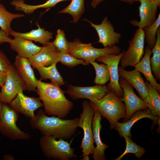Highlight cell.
I'll return each mask as SVG.
<instances>
[{
    "instance_id": "cell-16",
    "label": "cell",
    "mask_w": 160,
    "mask_h": 160,
    "mask_svg": "<svg viewBox=\"0 0 160 160\" xmlns=\"http://www.w3.org/2000/svg\"><path fill=\"white\" fill-rule=\"evenodd\" d=\"M60 52L49 41L43 45L37 53L28 58L33 69L39 67L48 66L58 62Z\"/></svg>"
},
{
    "instance_id": "cell-35",
    "label": "cell",
    "mask_w": 160,
    "mask_h": 160,
    "mask_svg": "<svg viewBox=\"0 0 160 160\" xmlns=\"http://www.w3.org/2000/svg\"><path fill=\"white\" fill-rule=\"evenodd\" d=\"M12 65L4 53L0 49V71L7 73Z\"/></svg>"
},
{
    "instance_id": "cell-21",
    "label": "cell",
    "mask_w": 160,
    "mask_h": 160,
    "mask_svg": "<svg viewBox=\"0 0 160 160\" xmlns=\"http://www.w3.org/2000/svg\"><path fill=\"white\" fill-rule=\"evenodd\" d=\"M14 37L9 43L10 48L24 57L29 58L38 52L41 48L34 44L31 41L20 37Z\"/></svg>"
},
{
    "instance_id": "cell-25",
    "label": "cell",
    "mask_w": 160,
    "mask_h": 160,
    "mask_svg": "<svg viewBox=\"0 0 160 160\" xmlns=\"http://www.w3.org/2000/svg\"><path fill=\"white\" fill-rule=\"evenodd\" d=\"M156 42L151 49L152 57L150 58L152 73L156 81L160 80V27L156 34Z\"/></svg>"
},
{
    "instance_id": "cell-5",
    "label": "cell",
    "mask_w": 160,
    "mask_h": 160,
    "mask_svg": "<svg viewBox=\"0 0 160 160\" xmlns=\"http://www.w3.org/2000/svg\"><path fill=\"white\" fill-rule=\"evenodd\" d=\"M121 52V49L116 45L98 48L93 47L91 43H83L78 39L69 41L68 53L89 64L103 56L110 54L118 55Z\"/></svg>"
},
{
    "instance_id": "cell-42",
    "label": "cell",
    "mask_w": 160,
    "mask_h": 160,
    "mask_svg": "<svg viewBox=\"0 0 160 160\" xmlns=\"http://www.w3.org/2000/svg\"><path fill=\"white\" fill-rule=\"evenodd\" d=\"M3 103L2 102L1 100V95L0 94V111L1 108Z\"/></svg>"
},
{
    "instance_id": "cell-13",
    "label": "cell",
    "mask_w": 160,
    "mask_h": 160,
    "mask_svg": "<svg viewBox=\"0 0 160 160\" xmlns=\"http://www.w3.org/2000/svg\"><path fill=\"white\" fill-rule=\"evenodd\" d=\"M13 65L25 90L36 92L38 79L35 76L33 69L28 59L17 55L15 57Z\"/></svg>"
},
{
    "instance_id": "cell-23",
    "label": "cell",
    "mask_w": 160,
    "mask_h": 160,
    "mask_svg": "<svg viewBox=\"0 0 160 160\" xmlns=\"http://www.w3.org/2000/svg\"><path fill=\"white\" fill-rule=\"evenodd\" d=\"M36 25L38 27L37 29H33L29 32L24 33L15 31L12 30L9 35L33 41L36 42H39L43 45H44L52 39L53 33L45 31L43 28H41L37 22L36 23Z\"/></svg>"
},
{
    "instance_id": "cell-26",
    "label": "cell",
    "mask_w": 160,
    "mask_h": 160,
    "mask_svg": "<svg viewBox=\"0 0 160 160\" xmlns=\"http://www.w3.org/2000/svg\"><path fill=\"white\" fill-rule=\"evenodd\" d=\"M57 64L48 66H41L36 68L40 76V80H47L49 79L58 84L60 86L64 84L63 78L58 71Z\"/></svg>"
},
{
    "instance_id": "cell-7",
    "label": "cell",
    "mask_w": 160,
    "mask_h": 160,
    "mask_svg": "<svg viewBox=\"0 0 160 160\" xmlns=\"http://www.w3.org/2000/svg\"><path fill=\"white\" fill-rule=\"evenodd\" d=\"M82 105L83 110L80 114L78 124V127L82 128L84 132V136L80 147L82 149L83 152L81 157L92 154L95 148L92 127L94 110L89 102L86 100L82 102Z\"/></svg>"
},
{
    "instance_id": "cell-32",
    "label": "cell",
    "mask_w": 160,
    "mask_h": 160,
    "mask_svg": "<svg viewBox=\"0 0 160 160\" xmlns=\"http://www.w3.org/2000/svg\"><path fill=\"white\" fill-rule=\"evenodd\" d=\"M126 142V147L123 153L120 156L116 158L114 160H120L128 153H132L135 154V157L140 159L144 154L146 150L144 148L137 145L134 142L131 138L128 136H126L124 137Z\"/></svg>"
},
{
    "instance_id": "cell-4",
    "label": "cell",
    "mask_w": 160,
    "mask_h": 160,
    "mask_svg": "<svg viewBox=\"0 0 160 160\" xmlns=\"http://www.w3.org/2000/svg\"><path fill=\"white\" fill-rule=\"evenodd\" d=\"M72 139L70 143L62 139L58 140L50 135H42L39 140L40 147L44 155L48 159L70 160L76 158L75 149L71 147Z\"/></svg>"
},
{
    "instance_id": "cell-17",
    "label": "cell",
    "mask_w": 160,
    "mask_h": 160,
    "mask_svg": "<svg viewBox=\"0 0 160 160\" xmlns=\"http://www.w3.org/2000/svg\"><path fill=\"white\" fill-rule=\"evenodd\" d=\"M140 4L139 7L140 20L130 21L133 26L143 29L152 25L156 20V15L158 6L155 0H139Z\"/></svg>"
},
{
    "instance_id": "cell-15",
    "label": "cell",
    "mask_w": 160,
    "mask_h": 160,
    "mask_svg": "<svg viewBox=\"0 0 160 160\" xmlns=\"http://www.w3.org/2000/svg\"><path fill=\"white\" fill-rule=\"evenodd\" d=\"M96 30L99 37L98 42L104 47L118 44L122 35L115 31L114 28L107 17H105L99 24H96L85 19Z\"/></svg>"
},
{
    "instance_id": "cell-36",
    "label": "cell",
    "mask_w": 160,
    "mask_h": 160,
    "mask_svg": "<svg viewBox=\"0 0 160 160\" xmlns=\"http://www.w3.org/2000/svg\"><path fill=\"white\" fill-rule=\"evenodd\" d=\"M12 39L4 31L0 29V46L5 42L9 43Z\"/></svg>"
},
{
    "instance_id": "cell-24",
    "label": "cell",
    "mask_w": 160,
    "mask_h": 160,
    "mask_svg": "<svg viewBox=\"0 0 160 160\" xmlns=\"http://www.w3.org/2000/svg\"><path fill=\"white\" fill-rule=\"evenodd\" d=\"M72 0H48L45 3L36 5H31L24 3V0H13L10 4L18 11L23 12L27 14L33 13L36 9L40 8H47L54 7L58 3L65 1Z\"/></svg>"
},
{
    "instance_id": "cell-30",
    "label": "cell",
    "mask_w": 160,
    "mask_h": 160,
    "mask_svg": "<svg viewBox=\"0 0 160 160\" xmlns=\"http://www.w3.org/2000/svg\"><path fill=\"white\" fill-rule=\"evenodd\" d=\"M90 63L93 65L95 71L94 83L96 84L105 85L110 78V71L107 65L103 63L99 64L95 61Z\"/></svg>"
},
{
    "instance_id": "cell-31",
    "label": "cell",
    "mask_w": 160,
    "mask_h": 160,
    "mask_svg": "<svg viewBox=\"0 0 160 160\" xmlns=\"http://www.w3.org/2000/svg\"><path fill=\"white\" fill-rule=\"evenodd\" d=\"M160 27V14L154 23L151 25L144 27L143 29L145 35V41L151 49L156 42V34Z\"/></svg>"
},
{
    "instance_id": "cell-10",
    "label": "cell",
    "mask_w": 160,
    "mask_h": 160,
    "mask_svg": "<svg viewBox=\"0 0 160 160\" xmlns=\"http://www.w3.org/2000/svg\"><path fill=\"white\" fill-rule=\"evenodd\" d=\"M124 51L118 55L108 54L98 57L96 60L106 64L108 67L110 78V82L106 85L107 87L110 91L114 93L119 98L123 97V92L119 83L118 67Z\"/></svg>"
},
{
    "instance_id": "cell-33",
    "label": "cell",
    "mask_w": 160,
    "mask_h": 160,
    "mask_svg": "<svg viewBox=\"0 0 160 160\" xmlns=\"http://www.w3.org/2000/svg\"><path fill=\"white\" fill-rule=\"evenodd\" d=\"M52 43L59 51L62 53H68L69 41L67 40L63 30L60 29L57 30L55 38Z\"/></svg>"
},
{
    "instance_id": "cell-27",
    "label": "cell",
    "mask_w": 160,
    "mask_h": 160,
    "mask_svg": "<svg viewBox=\"0 0 160 160\" xmlns=\"http://www.w3.org/2000/svg\"><path fill=\"white\" fill-rule=\"evenodd\" d=\"M24 17L23 14H14L7 11L4 6L0 4V27L9 36L12 30L11 27L12 21L14 19Z\"/></svg>"
},
{
    "instance_id": "cell-38",
    "label": "cell",
    "mask_w": 160,
    "mask_h": 160,
    "mask_svg": "<svg viewBox=\"0 0 160 160\" xmlns=\"http://www.w3.org/2000/svg\"><path fill=\"white\" fill-rule=\"evenodd\" d=\"M104 0H92L91 3L92 7L93 8H95L96 6L101 2Z\"/></svg>"
},
{
    "instance_id": "cell-3",
    "label": "cell",
    "mask_w": 160,
    "mask_h": 160,
    "mask_svg": "<svg viewBox=\"0 0 160 160\" xmlns=\"http://www.w3.org/2000/svg\"><path fill=\"white\" fill-rule=\"evenodd\" d=\"M94 109L98 111L103 117L109 122L111 129H114L116 123L126 115L125 104L113 92L110 91L96 102L90 101Z\"/></svg>"
},
{
    "instance_id": "cell-12",
    "label": "cell",
    "mask_w": 160,
    "mask_h": 160,
    "mask_svg": "<svg viewBox=\"0 0 160 160\" xmlns=\"http://www.w3.org/2000/svg\"><path fill=\"white\" fill-rule=\"evenodd\" d=\"M109 92L106 85L98 84L86 87L70 85L65 91L73 100L85 98L93 102L99 100Z\"/></svg>"
},
{
    "instance_id": "cell-41",
    "label": "cell",
    "mask_w": 160,
    "mask_h": 160,
    "mask_svg": "<svg viewBox=\"0 0 160 160\" xmlns=\"http://www.w3.org/2000/svg\"><path fill=\"white\" fill-rule=\"evenodd\" d=\"M89 156H86L84 157H83V158L81 160H89Z\"/></svg>"
},
{
    "instance_id": "cell-18",
    "label": "cell",
    "mask_w": 160,
    "mask_h": 160,
    "mask_svg": "<svg viewBox=\"0 0 160 160\" xmlns=\"http://www.w3.org/2000/svg\"><path fill=\"white\" fill-rule=\"evenodd\" d=\"M118 73L122 77L128 81L138 92L140 98L148 106L149 93L147 85L140 72L135 69L128 71L121 66L118 67Z\"/></svg>"
},
{
    "instance_id": "cell-20",
    "label": "cell",
    "mask_w": 160,
    "mask_h": 160,
    "mask_svg": "<svg viewBox=\"0 0 160 160\" xmlns=\"http://www.w3.org/2000/svg\"><path fill=\"white\" fill-rule=\"evenodd\" d=\"M145 118H149L156 123L160 120V119L153 116L149 108L139 110L134 113L127 121L123 123H116L114 129L118 132L121 137L127 136L131 138L130 130L132 126L139 120Z\"/></svg>"
},
{
    "instance_id": "cell-22",
    "label": "cell",
    "mask_w": 160,
    "mask_h": 160,
    "mask_svg": "<svg viewBox=\"0 0 160 160\" xmlns=\"http://www.w3.org/2000/svg\"><path fill=\"white\" fill-rule=\"evenodd\" d=\"M151 49L148 46L144 49V55L141 60L134 67L135 69L142 73L147 81L149 82L158 92H160V84L158 83L152 74L150 63Z\"/></svg>"
},
{
    "instance_id": "cell-37",
    "label": "cell",
    "mask_w": 160,
    "mask_h": 160,
    "mask_svg": "<svg viewBox=\"0 0 160 160\" xmlns=\"http://www.w3.org/2000/svg\"><path fill=\"white\" fill-rule=\"evenodd\" d=\"M7 73L0 71V87H1L4 84L6 79Z\"/></svg>"
},
{
    "instance_id": "cell-28",
    "label": "cell",
    "mask_w": 160,
    "mask_h": 160,
    "mask_svg": "<svg viewBox=\"0 0 160 160\" xmlns=\"http://www.w3.org/2000/svg\"><path fill=\"white\" fill-rule=\"evenodd\" d=\"M149 97V108L153 116L160 119V96L159 93L149 82L145 81Z\"/></svg>"
},
{
    "instance_id": "cell-39",
    "label": "cell",
    "mask_w": 160,
    "mask_h": 160,
    "mask_svg": "<svg viewBox=\"0 0 160 160\" xmlns=\"http://www.w3.org/2000/svg\"><path fill=\"white\" fill-rule=\"evenodd\" d=\"M3 158L5 160H14L15 158L11 155L6 154L4 155Z\"/></svg>"
},
{
    "instance_id": "cell-14",
    "label": "cell",
    "mask_w": 160,
    "mask_h": 160,
    "mask_svg": "<svg viewBox=\"0 0 160 160\" xmlns=\"http://www.w3.org/2000/svg\"><path fill=\"white\" fill-rule=\"evenodd\" d=\"M18 113L27 118H31L34 116V111L43 106L39 97L26 96L21 91L9 104Z\"/></svg>"
},
{
    "instance_id": "cell-40",
    "label": "cell",
    "mask_w": 160,
    "mask_h": 160,
    "mask_svg": "<svg viewBox=\"0 0 160 160\" xmlns=\"http://www.w3.org/2000/svg\"><path fill=\"white\" fill-rule=\"evenodd\" d=\"M121 1L127 3L132 5L133 3L136 1H139V0H119Z\"/></svg>"
},
{
    "instance_id": "cell-9",
    "label": "cell",
    "mask_w": 160,
    "mask_h": 160,
    "mask_svg": "<svg viewBox=\"0 0 160 160\" xmlns=\"http://www.w3.org/2000/svg\"><path fill=\"white\" fill-rule=\"evenodd\" d=\"M119 83L123 92V97L120 99L121 102H124L126 109V115L124 118V121L128 120L136 111L149 108L147 103L135 94L133 90V87L128 81L121 77L119 78Z\"/></svg>"
},
{
    "instance_id": "cell-1",
    "label": "cell",
    "mask_w": 160,
    "mask_h": 160,
    "mask_svg": "<svg viewBox=\"0 0 160 160\" xmlns=\"http://www.w3.org/2000/svg\"><path fill=\"white\" fill-rule=\"evenodd\" d=\"M36 92L42 101L44 112L48 115L64 119L73 107V103L65 96L66 92L54 81L45 83L38 80Z\"/></svg>"
},
{
    "instance_id": "cell-6",
    "label": "cell",
    "mask_w": 160,
    "mask_h": 160,
    "mask_svg": "<svg viewBox=\"0 0 160 160\" xmlns=\"http://www.w3.org/2000/svg\"><path fill=\"white\" fill-rule=\"evenodd\" d=\"M18 113L9 104L3 103L0 111V132L12 140H28L31 135L22 131L17 125Z\"/></svg>"
},
{
    "instance_id": "cell-11",
    "label": "cell",
    "mask_w": 160,
    "mask_h": 160,
    "mask_svg": "<svg viewBox=\"0 0 160 160\" xmlns=\"http://www.w3.org/2000/svg\"><path fill=\"white\" fill-rule=\"evenodd\" d=\"M0 94L3 103L9 104L20 92L26 90L12 64L7 73L5 82L1 87Z\"/></svg>"
},
{
    "instance_id": "cell-8",
    "label": "cell",
    "mask_w": 160,
    "mask_h": 160,
    "mask_svg": "<svg viewBox=\"0 0 160 160\" xmlns=\"http://www.w3.org/2000/svg\"><path fill=\"white\" fill-rule=\"evenodd\" d=\"M127 50H124L120 60L123 68L134 66L142 59L144 53L145 35L143 29H137L132 38L128 41Z\"/></svg>"
},
{
    "instance_id": "cell-2",
    "label": "cell",
    "mask_w": 160,
    "mask_h": 160,
    "mask_svg": "<svg viewBox=\"0 0 160 160\" xmlns=\"http://www.w3.org/2000/svg\"><path fill=\"white\" fill-rule=\"evenodd\" d=\"M79 118L65 119L57 116H48L42 109L29 120L33 129L39 130L43 135H50L56 139H71L76 134Z\"/></svg>"
},
{
    "instance_id": "cell-43",
    "label": "cell",
    "mask_w": 160,
    "mask_h": 160,
    "mask_svg": "<svg viewBox=\"0 0 160 160\" xmlns=\"http://www.w3.org/2000/svg\"><path fill=\"white\" fill-rule=\"evenodd\" d=\"M0 4H1V0H0Z\"/></svg>"
},
{
    "instance_id": "cell-29",
    "label": "cell",
    "mask_w": 160,
    "mask_h": 160,
    "mask_svg": "<svg viewBox=\"0 0 160 160\" xmlns=\"http://www.w3.org/2000/svg\"><path fill=\"white\" fill-rule=\"evenodd\" d=\"M66 8L59 12L60 13H68L72 16L73 23L77 22L85 12L84 0H72Z\"/></svg>"
},
{
    "instance_id": "cell-34",
    "label": "cell",
    "mask_w": 160,
    "mask_h": 160,
    "mask_svg": "<svg viewBox=\"0 0 160 160\" xmlns=\"http://www.w3.org/2000/svg\"><path fill=\"white\" fill-rule=\"evenodd\" d=\"M58 62L70 68L74 67L79 64L87 65L89 64L84 60L78 58L66 52H60Z\"/></svg>"
},
{
    "instance_id": "cell-19",
    "label": "cell",
    "mask_w": 160,
    "mask_h": 160,
    "mask_svg": "<svg viewBox=\"0 0 160 160\" xmlns=\"http://www.w3.org/2000/svg\"><path fill=\"white\" fill-rule=\"evenodd\" d=\"M94 110L92 127L93 140L96 146L95 147L92 154V158L94 160H105V151L109 146L103 143L100 138V131L102 128L101 121L102 116L98 111Z\"/></svg>"
}]
</instances>
